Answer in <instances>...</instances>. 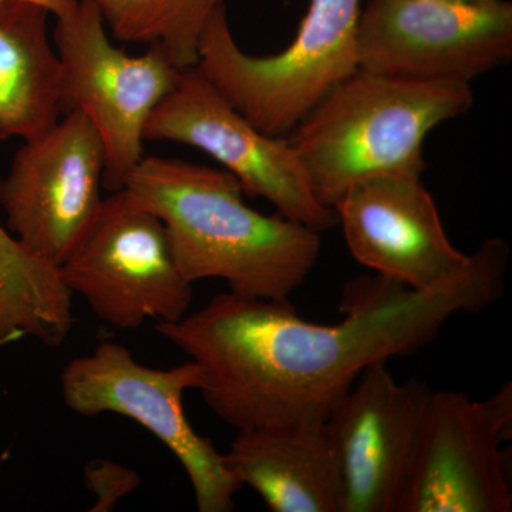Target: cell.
Returning a JSON list of instances; mask_svg holds the SVG:
<instances>
[{
	"label": "cell",
	"instance_id": "277c9868",
	"mask_svg": "<svg viewBox=\"0 0 512 512\" xmlns=\"http://www.w3.org/2000/svg\"><path fill=\"white\" fill-rule=\"evenodd\" d=\"M362 0H309L291 45L271 56L238 46L225 5L201 36L197 69L262 133L284 137L357 70Z\"/></svg>",
	"mask_w": 512,
	"mask_h": 512
},
{
	"label": "cell",
	"instance_id": "8fae6325",
	"mask_svg": "<svg viewBox=\"0 0 512 512\" xmlns=\"http://www.w3.org/2000/svg\"><path fill=\"white\" fill-rule=\"evenodd\" d=\"M512 383L485 400L431 393L397 512H511Z\"/></svg>",
	"mask_w": 512,
	"mask_h": 512
},
{
	"label": "cell",
	"instance_id": "7a4b0ae2",
	"mask_svg": "<svg viewBox=\"0 0 512 512\" xmlns=\"http://www.w3.org/2000/svg\"><path fill=\"white\" fill-rule=\"evenodd\" d=\"M124 188L161 218L191 284L220 279L235 295L291 301L318 262L320 232L255 211L228 171L143 157Z\"/></svg>",
	"mask_w": 512,
	"mask_h": 512
},
{
	"label": "cell",
	"instance_id": "8992f818",
	"mask_svg": "<svg viewBox=\"0 0 512 512\" xmlns=\"http://www.w3.org/2000/svg\"><path fill=\"white\" fill-rule=\"evenodd\" d=\"M201 384V367L190 359L154 369L114 342H101L89 355L70 360L60 375L67 409L84 417L113 413L136 421L180 461L198 511L229 512L242 487L225 466L224 454L192 429L184 410V393L200 390Z\"/></svg>",
	"mask_w": 512,
	"mask_h": 512
},
{
	"label": "cell",
	"instance_id": "5bb4252c",
	"mask_svg": "<svg viewBox=\"0 0 512 512\" xmlns=\"http://www.w3.org/2000/svg\"><path fill=\"white\" fill-rule=\"evenodd\" d=\"M224 461L271 511L343 512L342 474L323 424L238 431Z\"/></svg>",
	"mask_w": 512,
	"mask_h": 512
},
{
	"label": "cell",
	"instance_id": "e0dca14e",
	"mask_svg": "<svg viewBox=\"0 0 512 512\" xmlns=\"http://www.w3.org/2000/svg\"><path fill=\"white\" fill-rule=\"evenodd\" d=\"M114 39L163 50L177 69L197 66L202 33L225 0H93Z\"/></svg>",
	"mask_w": 512,
	"mask_h": 512
},
{
	"label": "cell",
	"instance_id": "2e32d148",
	"mask_svg": "<svg viewBox=\"0 0 512 512\" xmlns=\"http://www.w3.org/2000/svg\"><path fill=\"white\" fill-rule=\"evenodd\" d=\"M72 296L59 269L29 254L0 224V345L19 336L62 345L74 325Z\"/></svg>",
	"mask_w": 512,
	"mask_h": 512
},
{
	"label": "cell",
	"instance_id": "9c48e42d",
	"mask_svg": "<svg viewBox=\"0 0 512 512\" xmlns=\"http://www.w3.org/2000/svg\"><path fill=\"white\" fill-rule=\"evenodd\" d=\"M144 140L171 141L204 151L234 175L248 197L271 202L279 215L323 232L338 225L320 204L288 138L262 133L197 69L178 82L148 117Z\"/></svg>",
	"mask_w": 512,
	"mask_h": 512
},
{
	"label": "cell",
	"instance_id": "7c38bea8",
	"mask_svg": "<svg viewBox=\"0 0 512 512\" xmlns=\"http://www.w3.org/2000/svg\"><path fill=\"white\" fill-rule=\"evenodd\" d=\"M433 390L399 383L386 362L367 367L325 421L342 474L343 512H397Z\"/></svg>",
	"mask_w": 512,
	"mask_h": 512
},
{
	"label": "cell",
	"instance_id": "d6986e66",
	"mask_svg": "<svg viewBox=\"0 0 512 512\" xmlns=\"http://www.w3.org/2000/svg\"><path fill=\"white\" fill-rule=\"evenodd\" d=\"M448 2L471 3V5H478V3H487L491 2V0H448Z\"/></svg>",
	"mask_w": 512,
	"mask_h": 512
},
{
	"label": "cell",
	"instance_id": "3957f363",
	"mask_svg": "<svg viewBox=\"0 0 512 512\" xmlns=\"http://www.w3.org/2000/svg\"><path fill=\"white\" fill-rule=\"evenodd\" d=\"M471 84L433 83L356 70L288 138L325 207L370 178L421 177L423 143L473 107Z\"/></svg>",
	"mask_w": 512,
	"mask_h": 512
},
{
	"label": "cell",
	"instance_id": "6da1fadb",
	"mask_svg": "<svg viewBox=\"0 0 512 512\" xmlns=\"http://www.w3.org/2000/svg\"><path fill=\"white\" fill-rule=\"evenodd\" d=\"M508 262L510 245L491 238L460 278L436 291L380 275L355 278L336 325L299 318L291 301L227 292L156 330L201 367L205 403L235 430L322 426L367 367L413 355L458 313L498 301Z\"/></svg>",
	"mask_w": 512,
	"mask_h": 512
},
{
	"label": "cell",
	"instance_id": "30bf717a",
	"mask_svg": "<svg viewBox=\"0 0 512 512\" xmlns=\"http://www.w3.org/2000/svg\"><path fill=\"white\" fill-rule=\"evenodd\" d=\"M104 147L82 111L25 141L0 180L6 229L29 254L59 266L86 237L103 204Z\"/></svg>",
	"mask_w": 512,
	"mask_h": 512
},
{
	"label": "cell",
	"instance_id": "4fadbf2b",
	"mask_svg": "<svg viewBox=\"0 0 512 512\" xmlns=\"http://www.w3.org/2000/svg\"><path fill=\"white\" fill-rule=\"evenodd\" d=\"M333 210L353 258L413 291L453 284L470 265L471 255L458 251L448 239L421 177L362 181L346 191Z\"/></svg>",
	"mask_w": 512,
	"mask_h": 512
},
{
	"label": "cell",
	"instance_id": "ba28073f",
	"mask_svg": "<svg viewBox=\"0 0 512 512\" xmlns=\"http://www.w3.org/2000/svg\"><path fill=\"white\" fill-rule=\"evenodd\" d=\"M512 59V3L370 0L357 26V70L471 84Z\"/></svg>",
	"mask_w": 512,
	"mask_h": 512
},
{
	"label": "cell",
	"instance_id": "5b68a950",
	"mask_svg": "<svg viewBox=\"0 0 512 512\" xmlns=\"http://www.w3.org/2000/svg\"><path fill=\"white\" fill-rule=\"evenodd\" d=\"M55 18L62 114L82 111L104 147L103 187L121 190L144 157V128L181 70L158 47L117 49L93 0H43Z\"/></svg>",
	"mask_w": 512,
	"mask_h": 512
},
{
	"label": "cell",
	"instance_id": "ac0fdd59",
	"mask_svg": "<svg viewBox=\"0 0 512 512\" xmlns=\"http://www.w3.org/2000/svg\"><path fill=\"white\" fill-rule=\"evenodd\" d=\"M87 487L96 495L93 511H110L140 484L134 471L110 460H93L86 467Z\"/></svg>",
	"mask_w": 512,
	"mask_h": 512
},
{
	"label": "cell",
	"instance_id": "52a82bcc",
	"mask_svg": "<svg viewBox=\"0 0 512 512\" xmlns=\"http://www.w3.org/2000/svg\"><path fill=\"white\" fill-rule=\"evenodd\" d=\"M59 274L67 291L116 329L177 322L190 311L192 284L175 262L163 221L126 188L104 198Z\"/></svg>",
	"mask_w": 512,
	"mask_h": 512
},
{
	"label": "cell",
	"instance_id": "9a60e30c",
	"mask_svg": "<svg viewBox=\"0 0 512 512\" xmlns=\"http://www.w3.org/2000/svg\"><path fill=\"white\" fill-rule=\"evenodd\" d=\"M50 16L43 0H0V141L32 140L62 119Z\"/></svg>",
	"mask_w": 512,
	"mask_h": 512
}]
</instances>
